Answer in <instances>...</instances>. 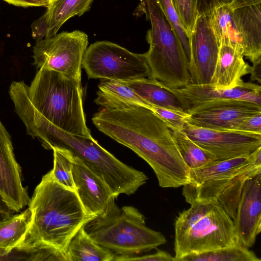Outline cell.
Segmentation results:
<instances>
[{"label": "cell", "instance_id": "cell-1", "mask_svg": "<svg viewBox=\"0 0 261 261\" xmlns=\"http://www.w3.org/2000/svg\"><path fill=\"white\" fill-rule=\"evenodd\" d=\"M92 121L99 131L145 161L161 187L178 188L188 183L189 169L177 149L171 130L150 109H103L93 115Z\"/></svg>", "mask_w": 261, "mask_h": 261}, {"label": "cell", "instance_id": "cell-2", "mask_svg": "<svg viewBox=\"0 0 261 261\" xmlns=\"http://www.w3.org/2000/svg\"><path fill=\"white\" fill-rule=\"evenodd\" d=\"M9 94L26 129L48 123L72 135L92 137L86 122L81 80L40 68L30 86L23 81L13 82Z\"/></svg>", "mask_w": 261, "mask_h": 261}, {"label": "cell", "instance_id": "cell-3", "mask_svg": "<svg viewBox=\"0 0 261 261\" xmlns=\"http://www.w3.org/2000/svg\"><path fill=\"white\" fill-rule=\"evenodd\" d=\"M28 205L32 223L23 241L14 249L35 254L54 250L67 256L72 237L94 217L86 213L75 191L55 179L51 170L42 176Z\"/></svg>", "mask_w": 261, "mask_h": 261}, {"label": "cell", "instance_id": "cell-4", "mask_svg": "<svg viewBox=\"0 0 261 261\" xmlns=\"http://www.w3.org/2000/svg\"><path fill=\"white\" fill-rule=\"evenodd\" d=\"M261 173V147L248 155L214 160L189 170V181L182 194L189 204L217 201L232 219L244 186Z\"/></svg>", "mask_w": 261, "mask_h": 261}, {"label": "cell", "instance_id": "cell-5", "mask_svg": "<svg viewBox=\"0 0 261 261\" xmlns=\"http://www.w3.org/2000/svg\"><path fill=\"white\" fill-rule=\"evenodd\" d=\"M37 139L46 149H65L82 160L105 181L116 199L120 194H134L148 179L144 172L120 161L92 137L72 135L45 124Z\"/></svg>", "mask_w": 261, "mask_h": 261}, {"label": "cell", "instance_id": "cell-6", "mask_svg": "<svg viewBox=\"0 0 261 261\" xmlns=\"http://www.w3.org/2000/svg\"><path fill=\"white\" fill-rule=\"evenodd\" d=\"M190 205L175 221L174 261L240 243L232 219L218 202Z\"/></svg>", "mask_w": 261, "mask_h": 261}, {"label": "cell", "instance_id": "cell-7", "mask_svg": "<svg viewBox=\"0 0 261 261\" xmlns=\"http://www.w3.org/2000/svg\"><path fill=\"white\" fill-rule=\"evenodd\" d=\"M145 216L133 206L119 207L112 200L105 211L84 228L100 245L121 256L138 255L165 244L161 232L146 226Z\"/></svg>", "mask_w": 261, "mask_h": 261}, {"label": "cell", "instance_id": "cell-8", "mask_svg": "<svg viewBox=\"0 0 261 261\" xmlns=\"http://www.w3.org/2000/svg\"><path fill=\"white\" fill-rule=\"evenodd\" d=\"M140 8L150 21L146 38L149 44L144 53L152 79L177 89L190 83L189 60L172 26L158 0H141Z\"/></svg>", "mask_w": 261, "mask_h": 261}, {"label": "cell", "instance_id": "cell-9", "mask_svg": "<svg viewBox=\"0 0 261 261\" xmlns=\"http://www.w3.org/2000/svg\"><path fill=\"white\" fill-rule=\"evenodd\" d=\"M82 66L89 79L125 81L151 77L144 54L131 52L107 41H96L88 46Z\"/></svg>", "mask_w": 261, "mask_h": 261}, {"label": "cell", "instance_id": "cell-10", "mask_svg": "<svg viewBox=\"0 0 261 261\" xmlns=\"http://www.w3.org/2000/svg\"><path fill=\"white\" fill-rule=\"evenodd\" d=\"M88 45V37L82 31L57 33L36 41L33 64L38 69H50L81 80L83 58Z\"/></svg>", "mask_w": 261, "mask_h": 261}, {"label": "cell", "instance_id": "cell-11", "mask_svg": "<svg viewBox=\"0 0 261 261\" xmlns=\"http://www.w3.org/2000/svg\"><path fill=\"white\" fill-rule=\"evenodd\" d=\"M216 160L246 156L261 147V134L238 130L223 131L186 122L181 130Z\"/></svg>", "mask_w": 261, "mask_h": 261}, {"label": "cell", "instance_id": "cell-12", "mask_svg": "<svg viewBox=\"0 0 261 261\" xmlns=\"http://www.w3.org/2000/svg\"><path fill=\"white\" fill-rule=\"evenodd\" d=\"M189 46L190 84L210 85L219 50L210 13L198 17L190 36Z\"/></svg>", "mask_w": 261, "mask_h": 261}, {"label": "cell", "instance_id": "cell-13", "mask_svg": "<svg viewBox=\"0 0 261 261\" xmlns=\"http://www.w3.org/2000/svg\"><path fill=\"white\" fill-rule=\"evenodd\" d=\"M187 122L201 127L236 130L244 118L261 113V105L240 99H226L199 105L189 110Z\"/></svg>", "mask_w": 261, "mask_h": 261}, {"label": "cell", "instance_id": "cell-14", "mask_svg": "<svg viewBox=\"0 0 261 261\" xmlns=\"http://www.w3.org/2000/svg\"><path fill=\"white\" fill-rule=\"evenodd\" d=\"M21 177L11 137L0 120V201L10 211L19 212L30 201Z\"/></svg>", "mask_w": 261, "mask_h": 261}, {"label": "cell", "instance_id": "cell-15", "mask_svg": "<svg viewBox=\"0 0 261 261\" xmlns=\"http://www.w3.org/2000/svg\"><path fill=\"white\" fill-rule=\"evenodd\" d=\"M72 162L75 192L85 211L94 217L101 214L116 199L112 191L93 169L72 153Z\"/></svg>", "mask_w": 261, "mask_h": 261}, {"label": "cell", "instance_id": "cell-16", "mask_svg": "<svg viewBox=\"0 0 261 261\" xmlns=\"http://www.w3.org/2000/svg\"><path fill=\"white\" fill-rule=\"evenodd\" d=\"M239 242L252 247L261 231V174L245 183L233 219Z\"/></svg>", "mask_w": 261, "mask_h": 261}, {"label": "cell", "instance_id": "cell-17", "mask_svg": "<svg viewBox=\"0 0 261 261\" xmlns=\"http://www.w3.org/2000/svg\"><path fill=\"white\" fill-rule=\"evenodd\" d=\"M170 89L179 99L185 112L200 104L226 99H240L261 105V87L252 83L231 89H218L209 85L189 84Z\"/></svg>", "mask_w": 261, "mask_h": 261}, {"label": "cell", "instance_id": "cell-18", "mask_svg": "<svg viewBox=\"0 0 261 261\" xmlns=\"http://www.w3.org/2000/svg\"><path fill=\"white\" fill-rule=\"evenodd\" d=\"M229 5L243 55L253 63L261 58V0H232Z\"/></svg>", "mask_w": 261, "mask_h": 261}, {"label": "cell", "instance_id": "cell-19", "mask_svg": "<svg viewBox=\"0 0 261 261\" xmlns=\"http://www.w3.org/2000/svg\"><path fill=\"white\" fill-rule=\"evenodd\" d=\"M241 47L219 45L218 60L209 85L218 89H231L243 86L242 77L249 74L250 66L244 59Z\"/></svg>", "mask_w": 261, "mask_h": 261}, {"label": "cell", "instance_id": "cell-20", "mask_svg": "<svg viewBox=\"0 0 261 261\" xmlns=\"http://www.w3.org/2000/svg\"><path fill=\"white\" fill-rule=\"evenodd\" d=\"M95 103L109 110H118L135 107L149 109L150 105L134 90L122 81L101 80L98 86Z\"/></svg>", "mask_w": 261, "mask_h": 261}, {"label": "cell", "instance_id": "cell-21", "mask_svg": "<svg viewBox=\"0 0 261 261\" xmlns=\"http://www.w3.org/2000/svg\"><path fill=\"white\" fill-rule=\"evenodd\" d=\"M93 0H54L45 13L36 20L46 31V38L56 35L69 19L87 12Z\"/></svg>", "mask_w": 261, "mask_h": 261}, {"label": "cell", "instance_id": "cell-22", "mask_svg": "<svg viewBox=\"0 0 261 261\" xmlns=\"http://www.w3.org/2000/svg\"><path fill=\"white\" fill-rule=\"evenodd\" d=\"M151 105L185 112V108L170 88L154 79L142 77L122 81Z\"/></svg>", "mask_w": 261, "mask_h": 261}, {"label": "cell", "instance_id": "cell-23", "mask_svg": "<svg viewBox=\"0 0 261 261\" xmlns=\"http://www.w3.org/2000/svg\"><path fill=\"white\" fill-rule=\"evenodd\" d=\"M66 253L69 261H112L116 255L95 241L84 226L70 240Z\"/></svg>", "mask_w": 261, "mask_h": 261}, {"label": "cell", "instance_id": "cell-24", "mask_svg": "<svg viewBox=\"0 0 261 261\" xmlns=\"http://www.w3.org/2000/svg\"><path fill=\"white\" fill-rule=\"evenodd\" d=\"M32 220V212L29 207L19 214L0 221V258L8 254L23 241Z\"/></svg>", "mask_w": 261, "mask_h": 261}, {"label": "cell", "instance_id": "cell-25", "mask_svg": "<svg viewBox=\"0 0 261 261\" xmlns=\"http://www.w3.org/2000/svg\"><path fill=\"white\" fill-rule=\"evenodd\" d=\"M210 14L219 45L228 44L243 48L241 38L234 21L229 4L217 7Z\"/></svg>", "mask_w": 261, "mask_h": 261}, {"label": "cell", "instance_id": "cell-26", "mask_svg": "<svg viewBox=\"0 0 261 261\" xmlns=\"http://www.w3.org/2000/svg\"><path fill=\"white\" fill-rule=\"evenodd\" d=\"M171 132L177 149L189 170L200 168L216 160L212 154L200 147L182 131Z\"/></svg>", "mask_w": 261, "mask_h": 261}, {"label": "cell", "instance_id": "cell-27", "mask_svg": "<svg viewBox=\"0 0 261 261\" xmlns=\"http://www.w3.org/2000/svg\"><path fill=\"white\" fill-rule=\"evenodd\" d=\"M249 248L238 243L199 254L187 255L180 261H260Z\"/></svg>", "mask_w": 261, "mask_h": 261}, {"label": "cell", "instance_id": "cell-28", "mask_svg": "<svg viewBox=\"0 0 261 261\" xmlns=\"http://www.w3.org/2000/svg\"><path fill=\"white\" fill-rule=\"evenodd\" d=\"M54 166L51 169L55 179L63 186L75 191L72 176V153L68 150L54 148Z\"/></svg>", "mask_w": 261, "mask_h": 261}, {"label": "cell", "instance_id": "cell-29", "mask_svg": "<svg viewBox=\"0 0 261 261\" xmlns=\"http://www.w3.org/2000/svg\"><path fill=\"white\" fill-rule=\"evenodd\" d=\"M180 22L189 36L198 17V0H171Z\"/></svg>", "mask_w": 261, "mask_h": 261}, {"label": "cell", "instance_id": "cell-30", "mask_svg": "<svg viewBox=\"0 0 261 261\" xmlns=\"http://www.w3.org/2000/svg\"><path fill=\"white\" fill-rule=\"evenodd\" d=\"M167 19L172 26L184 49L188 60L190 59L189 36L182 27L171 0H158Z\"/></svg>", "mask_w": 261, "mask_h": 261}, {"label": "cell", "instance_id": "cell-31", "mask_svg": "<svg viewBox=\"0 0 261 261\" xmlns=\"http://www.w3.org/2000/svg\"><path fill=\"white\" fill-rule=\"evenodd\" d=\"M149 109L160 117L173 131H181L190 115L185 112L171 110L151 105Z\"/></svg>", "mask_w": 261, "mask_h": 261}, {"label": "cell", "instance_id": "cell-32", "mask_svg": "<svg viewBox=\"0 0 261 261\" xmlns=\"http://www.w3.org/2000/svg\"><path fill=\"white\" fill-rule=\"evenodd\" d=\"M113 260L114 261H174L173 257L169 253L158 250L153 254H146L144 255L134 256H121L116 255Z\"/></svg>", "mask_w": 261, "mask_h": 261}, {"label": "cell", "instance_id": "cell-33", "mask_svg": "<svg viewBox=\"0 0 261 261\" xmlns=\"http://www.w3.org/2000/svg\"><path fill=\"white\" fill-rule=\"evenodd\" d=\"M236 130L261 134V113L244 118Z\"/></svg>", "mask_w": 261, "mask_h": 261}, {"label": "cell", "instance_id": "cell-34", "mask_svg": "<svg viewBox=\"0 0 261 261\" xmlns=\"http://www.w3.org/2000/svg\"><path fill=\"white\" fill-rule=\"evenodd\" d=\"M232 1V0H198V17L204 14L210 13L216 8L229 4Z\"/></svg>", "mask_w": 261, "mask_h": 261}, {"label": "cell", "instance_id": "cell-35", "mask_svg": "<svg viewBox=\"0 0 261 261\" xmlns=\"http://www.w3.org/2000/svg\"><path fill=\"white\" fill-rule=\"evenodd\" d=\"M250 66L249 74H251V81H257L259 84L261 83V58L252 63Z\"/></svg>", "mask_w": 261, "mask_h": 261}, {"label": "cell", "instance_id": "cell-36", "mask_svg": "<svg viewBox=\"0 0 261 261\" xmlns=\"http://www.w3.org/2000/svg\"><path fill=\"white\" fill-rule=\"evenodd\" d=\"M54 0H23L27 7H48Z\"/></svg>", "mask_w": 261, "mask_h": 261}, {"label": "cell", "instance_id": "cell-37", "mask_svg": "<svg viewBox=\"0 0 261 261\" xmlns=\"http://www.w3.org/2000/svg\"><path fill=\"white\" fill-rule=\"evenodd\" d=\"M10 211L7 208L0 206V221L11 216Z\"/></svg>", "mask_w": 261, "mask_h": 261}, {"label": "cell", "instance_id": "cell-38", "mask_svg": "<svg viewBox=\"0 0 261 261\" xmlns=\"http://www.w3.org/2000/svg\"><path fill=\"white\" fill-rule=\"evenodd\" d=\"M7 3L17 7L27 8V5L23 0H3Z\"/></svg>", "mask_w": 261, "mask_h": 261}]
</instances>
